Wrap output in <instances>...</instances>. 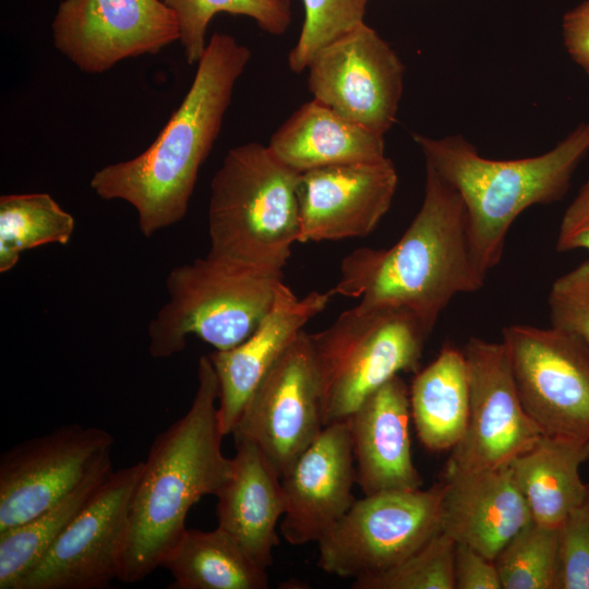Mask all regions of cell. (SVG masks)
<instances>
[{
  "instance_id": "cell-1",
  "label": "cell",
  "mask_w": 589,
  "mask_h": 589,
  "mask_svg": "<svg viewBox=\"0 0 589 589\" xmlns=\"http://www.w3.org/2000/svg\"><path fill=\"white\" fill-rule=\"evenodd\" d=\"M250 59V49L235 37L213 34L188 93L156 140L136 157L93 175L89 185L95 194L129 203L143 236L152 237L185 216L200 168Z\"/></svg>"
},
{
  "instance_id": "cell-2",
  "label": "cell",
  "mask_w": 589,
  "mask_h": 589,
  "mask_svg": "<svg viewBox=\"0 0 589 589\" xmlns=\"http://www.w3.org/2000/svg\"><path fill=\"white\" fill-rule=\"evenodd\" d=\"M486 277L473 254L459 193L425 165L422 204L401 238L389 249L349 253L329 292L360 299L365 308L407 309L432 333L450 301L478 291Z\"/></svg>"
},
{
  "instance_id": "cell-3",
  "label": "cell",
  "mask_w": 589,
  "mask_h": 589,
  "mask_svg": "<svg viewBox=\"0 0 589 589\" xmlns=\"http://www.w3.org/2000/svg\"><path fill=\"white\" fill-rule=\"evenodd\" d=\"M218 381L208 356L197 363V387L188 411L154 438L134 489L118 580L140 581L160 567L187 529L191 507L216 495L231 458L224 456Z\"/></svg>"
},
{
  "instance_id": "cell-4",
  "label": "cell",
  "mask_w": 589,
  "mask_h": 589,
  "mask_svg": "<svg viewBox=\"0 0 589 589\" xmlns=\"http://www.w3.org/2000/svg\"><path fill=\"white\" fill-rule=\"evenodd\" d=\"M425 165L460 195L474 257L488 275L501 262L508 230L533 205L557 202L589 152V122L578 125L549 152L498 160L481 156L461 135L433 139L412 134Z\"/></svg>"
},
{
  "instance_id": "cell-5",
  "label": "cell",
  "mask_w": 589,
  "mask_h": 589,
  "mask_svg": "<svg viewBox=\"0 0 589 589\" xmlns=\"http://www.w3.org/2000/svg\"><path fill=\"white\" fill-rule=\"evenodd\" d=\"M300 173L257 142L228 151L211 182V254L283 271L300 232Z\"/></svg>"
},
{
  "instance_id": "cell-6",
  "label": "cell",
  "mask_w": 589,
  "mask_h": 589,
  "mask_svg": "<svg viewBox=\"0 0 589 589\" xmlns=\"http://www.w3.org/2000/svg\"><path fill=\"white\" fill-rule=\"evenodd\" d=\"M283 276V271L211 253L172 268L166 279L168 300L148 324L151 356L181 352L191 335L216 350L236 347L268 313Z\"/></svg>"
},
{
  "instance_id": "cell-7",
  "label": "cell",
  "mask_w": 589,
  "mask_h": 589,
  "mask_svg": "<svg viewBox=\"0 0 589 589\" xmlns=\"http://www.w3.org/2000/svg\"><path fill=\"white\" fill-rule=\"evenodd\" d=\"M430 334L407 309L359 304L310 334L322 381L324 424L347 419L400 372L417 371Z\"/></svg>"
},
{
  "instance_id": "cell-8",
  "label": "cell",
  "mask_w": 589,
  "mask_h": 589,
  "mask_svg": "<svg viewBox=\"0 0 589 589\" xmlns=\"http://www.w3.org/2000/svg\"><path fill=\"white\" fill-rule=\"evenodd\" d=\"M443 482L428 489L383 491L356 500L318 540V566L341 578L382 574L441 531Z\"/></svg>"
},
{
  "instance_id": "cell-9",
  "label": "cell",
  "mask_w": 589,
  "mask_h": 589,
  "mask_svg": "<svg viewBox=\"0 0 589 589\" xmlns=\"http://www.w3.org/2000/svg\"><path fill=\"white\" fill-rule=\"evenodd\" d=\"M521 404L543 435L589 441V348L555 327L502 329Z\"/></svg>"
},
{
  "instance_id": "cell-10",
  "label": "cell",
  "mask_w": 589,
  "mask_h": 589,
  "mask_svg": "<svg viewBox=\"0 0 589 589\" xmlns=\"http://www.w3.org/2000/svg\"><path fill=\"white\" fill-rule=\"evenodd\" d=\"M323 389L311 335L302 330L259 384L233 428L281 474L321 433Z\"/></svg>"
},
{
  "instance_id": "cell-11",
  "label": "cell",
  "mask_w": 589,
  "mask_h": 589,
  "mask_svg": "<svg viewBox=\"0 0 589 589\" xmlns=\"http://www.w3.org/2000/svg\"><path fill=\"white\" fill-rule=\"evenodd\" d=\"M143 462L112 470L15 589H96L118 579Z\"/></svg>"
},
{
  "instance_id": "cell-12",
  "label": "cell",
  "mask_w": 589,
  "mask_h": 589,
  "mask_svg": "<svg viewBox=\"0 0 589 589\" xmlns=\"http://www.w3.org/2000/svg\"><path fill=\"white\" fill-rule=\"evenodd\" d=\"M112 445L108 431L73 423L5 450L0 458V534L62 501L111 456Z\"/></svg>"
},
{
  "instance_id": "cell-13",
  "label": "cell",
  "mask_w": 589,
  "mask_h": 589,
  "mask_svg": "<svg viewBox=\"0 0 589 589\" xmlns=\"http://www.w3.org/2000/svg\"><path fill=\"white\" fill-rule=\"evenodd\" d=\"M306 70L313 99L380 135L393 127L405 67L393 48L365 23L320 49Z\"/></svg>"
},
{
  "instance_id": "cell-14",
  "label": "cell",
  "mask_w": 589,
  "mask_h": 589,
  "mask_svg": "<svg viewBox=\"0 0 589 589\" xmlns=\"http://www.w3.org/2000/svg\"><path fill=\"white\" fill-rule=\"evenodd\" d=\"M462 351L469 381L468 421L446 468L507 466L543 434L521 404L503 341L470 337Z\"/></svg>"
},
{
  "instance_id": "cell-15",
  "label": "cell",
  "mask_w": 589,
  "mask_h": 589,
  "mask_svg": "<svg viewBox=\"0 0 589 589\" xmlns=\"http://www.w3.org/2000/svg\"><path fill=\"white\" fill-rule=\"evenodd\" d=\"M51 27L56 49L88 74L156 55L180 38L177 17L161 0H63Z\"/></svg>"
},
{
  "instance_id": "cell-16",
  "label": "cell",
  "mask_w": 589,
  "mask_h": 589,
  "mask_svg": "<svg viewBox=\"0 0 589 589\" xmlns=\"http://www.w3.org/2000/svg\"><path fill=\"white\" fill-rule=\"evenodd\" d=\"M397 184L396 168L387 157L300 173L298 242L366 237L390 208Z\"/></svg>"
},
{
  "instance_id": "cell-17",
  "label": "cell",
  "mask_w": 589,
  "mask_h": 589,
  "mask_svg": "<svg viewBox=\"0 0 589 589\" xmlns=\"http://www.w3.org/2000/svg\"><path fill=\"white\" fill-rule=\"evenodd\" d=\"M280 478L286 504L283 537L292 545L318 542L356 501L348 420L326 424Z\"/></svg>"
},
{
  "instance_id": "cell-18",
  "label": "cell",
  "mask_w": 589,
  "mask_h": 589,
  "mask_svg": "<svg viewBox=\"0 0 589 589\" xmlns=\"http://www.w3.org/2000/svg\"><path fill=\"white\" fill-rule=\"evenodd\" d=\"M330 297V292L312 291L300 299L283 281L253 333L236 347L208 356L217 375L218 420L225 436L232 433L264 376Z\"/></svg>"
},
{
  "instance_id": "cell-19",
  "label": "cell",
  "mask_w": 589,
  "mask_h": 589,
  "mask_svg": "<svg viewBox=\"0 0 589 589\" xmlns=\"http://www.w3.org/2000/svg\"><path fill=\"white\" fill-rule=\"evenodd\" d=\"M442 482L441 531L490 560L532 520L508 465L480 470L446 468Z\"/></svg>"
},
{
  "instance_id": "cell-20",
  "label": "cell",
  "mask_w": 589,
  "mask_h": 589,
  "mask_svg": "<svg viewBox=\"0 0 589 589\" xmlns=\"http://www.w3.org/2000/svg\"><path fill=\"white\" fill-rule=\"evenodd\" d=\"M409 387L395 376L348 418L356 481L364 495L423 484L411 455Z\"/></svg>"
},
{
  "instance_id": "cell-21",
  "label": "cell",
  "mask_w": 589,
  "mask_h": 589,
  "mask_svg": "<svg viewBox=\"0 0 589 589\" xmlns=\"http://www.w3.org/2000/svg\"><path fill=\"white\" fill-rule=\"evenodd\" d=\"M229 473L218 490V526L267 569L278 543L276 527L286 504L281 478L252 443L236 442Z\"/></svg>"
},
{
  "instance_id": "cell-22",
  "label": "cell",
  "mask_w": 589,
  "mask_h": 589,
  "mask_svg": "<svg viewBox=\"0 0 589 589\" xmlns=\"http://www.w3.org/2000/svg\"><path fill=\"white\" fill-rule=\"evenodd\" d=\"M286 166L309 170L384 159V136L351 122L312 99L296 110L267 145Z\"/></svg>"
},
{
  "instance_id": "cell-23",
  "label": "cell",
  "mask_w": 589,
  "mask_h": 589,
  "mask_svg": "<svg viewBox=\"0 0 589 589\" xmlns=\"http://www.w3.org/2000/svg\"><path fill=\"white\" fill-rule=\"evenodd\" d=\"M589 459V441L542 435L508 466L532 519L558 527L589 494L579 469Z\"/></svg>"
},
{
  "instance_id": "cell-24",
  "label": "cell",
  "mask_w": 589,
  "mask_h": 589,
  "mask_svg": "<svg viewBox=\"0 0 589 589\" xmlns=\"http://www.w3.org/2000/svg\"><path fill=\"white\" fill-rule=\"evenodd\" d=\"M409 399L422 445L432 452L454 448L465 434L469 412L468 369L462 349L445 345L416 374Z\"/></svg>"
},
{
  "instance_id": "cell-25",
  "label": "cell",
  "mask_w": 589,
  "mask_h": 589,
  "mask_svg": "<svg viewBox=\"0 0 589 589\" xmlns=\"http://www.w3.org/2000/svg\"><path fill=\"white\" fill-rule=\"evenodd\" d=\"M160 567L172 576V589H266L260 567L223 529H185Z\"/></svg>"
},
{
  "instance_id": "cell-26",
  "label": "cell",
  "mask_w": 589,
  "mask_h": 589,
  "mask_svg": "<svg viewBox=\"0 0 589 589\" xmlns=\"http://www.w3.org/2000/svg\"><path fill=\"white\" fill-rule=\"evenodd\" d=\"M111 456L99 462L62 501L0 534V589H15L86 505L112 471Z\"/></svg>"
},
{
  "instance_id": "cell-27",
  "label": "cell",
  "mask_w": 589,
  "mask_h": 589,
  "mask_svg": "<svg viewBox=\"0 0 589 589\" xmlns=\"http://www.w3.org/2000/svg\"><path fill=\"white\" fill-rule=\"evenodd\" d=\"M74 217L48 193L0 196V273L14 268L23 252L69 243Z\"/></svg>"
},
{
  "instance_id": "cell-28",
  "label": "cell",
  "mask_w": 589,
  "mask_h": 589,
  "mask_svg": "<svg viewBox=\"0 0 589 589\" xmlns=\"http://www.w3.org/2000/svg\"><path fill=\"white\" fill-rule=\"evenodd\" d=\"M175 13L187 62L203 56L208 24L218 13L244 15L264 32L284 34L291 22L290 0H161Z\"/></svg>"
},
{
  "instance_id": "cell-29",
  "label": "cell",
  "mask_w": 589,
  "mask_h": 589,
  "mask_svg": "<svg viewBox=\"0 0 589 589\" xmlns=\"http://www.w3.org/2000/svg\"><path fill=\"white\" fill-rule=\"evenodd\" d=\"M494 563L502 589H558V527L532 519L504 545Z\"/></svg>"
},
{
  "instance_id": "cell-30",
  "label": "cell",
  "mask_w": 589,
  "mask_h": 589,
  "mask_svg": "<svg viewBox=\"0 0 589 589\" xmlns=\"http://www.w3.org/2000/svg\"><path fill=\"white\" fill-rule=\"evenodd\" d=\"M456 542L443 531L395 567L353 581L354 589H455Z\"/></svg>"
},
{
  "instance_id": "cell-31",
  "label": "cell",
  "mask_w": 589,
  "mask_h": 589,
  "mask_svg": "<svg viewBox=\"0 0 589 589\" xmlns=\"http://www.w3.org/2000/svg\"><path fill=\"white\" fill-rule=\"evenodd\" d=\"M369 0H303L304 22L288 56L294 73L306 70L313 56L364 23Z\"/></svg>"
},
{
  "instance_id": "cell-32",
  "label": "cell",
  "mask_w": 589,
  "mask_h": 589,
  "mask_svg": "<svg viewBox=\"0 0 589 589\" xmlns=\"http://www.w3.org/2000/svg\"><path fill=\"white\" fill-rule=\"evenodd\" d=\"M548 308L552 327L574 335L589 348V259L554 280Z\"/></svg>"
},
{
  "instance_id": "cell-33",
  "label": "cell",
  "mask_w": 589,
  "mask_h": 589,
  "mask_svg": "<svg viewBox=\"0 0 589 589\" xmlns=\"http://www.w3.org/2000/svg\"><path fill=\"white\" fill-rule=\"evenodd\" d=\"M558 589H589V494L558 526Z\"/></svg>"
},
{
  "instance_id": "cell-34",
  "label": "cell",
  "mask_w": 589,
  "mask_h": 589,
  "mask_svg": "<svg viewBox=\"0 0 589 589\" xmlns=\"http://www.w3.org/2000/svg\"><path fill=\"white\" fill-rule=\"evenodd\" d=\"M455 589H502L493 560L462 543H456Z\"/></svg>"
},
{
  "instance_id": "cell-35",
  "label": "cell",
  "mask_w": 589,
  "mask_h": 589,
  "mask_svg": "<svg viewBox=\"0 0 589 589\" xmlns=\"http://www.w3.org/2000/svg\"><path fill=\"white\" fill-rule=\"evenodd\" d=\"M555 248L557 252L589 251V178L563 214Z\"/></svg>"
},
{
  "instance_id": "cell-36",
  "label": "cell",
  "mask_w": 589,
  "mask_h": 589,
  "mask_svg": "<svg viewBox=\"0 0 589 589\" xmlns=\"http://www.w3.org/2000/svg\"><path fill=\"white\" fill-rule=\"evenodd\" d=\"M562 29L567 52L589 75V0L565 13Z\"/></svg>"
}]
</instances>
